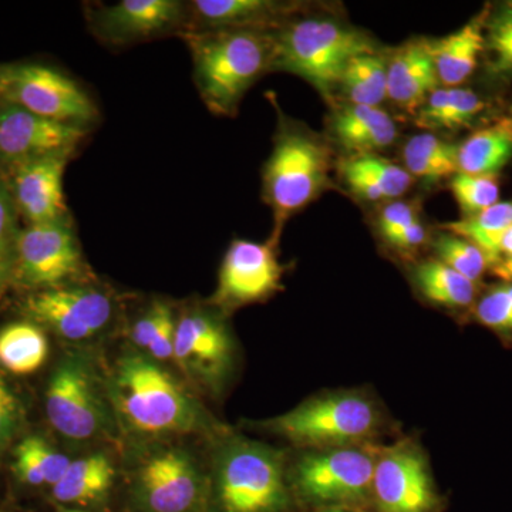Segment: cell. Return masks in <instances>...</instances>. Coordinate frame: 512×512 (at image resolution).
I'll return each mask as SVG.
<instances>
[{
  "label": "cell",
  "instance_id": "obj_2",
  "mask_svg": "<svg viewBox=\"0 0 512 512\" xmlns=\"http://www.w3.org/2000/svg\"><path fill=\"white\" fill-rule=\"evenodd\" d=\"M377 52L362 30L326 16L289 18L275 30L272 70L302 77L329 101L353 57Z\"/></svg>",
  "mask_w": 512,
  "mask_h": 512
},
{
  "label": "cell",
  "instance_id": "obj_6",
  "mask_svg": "<svg viewBox=\"0 0 512 512\" xmlns=\"http://www.w3.org/2000/svg\"><path fill=\"white\" fill-rule=\"evenodd\" d=\"M0 94L6 103L60 123L87 127L99 116L79 84L43 64H22L0 74Z\"/></svg>",
  "mask_w": 512,
  "mask_h": 512
},
{
  "label": "cell",
  "instance_id": "obj_13",
  "mask_svg": "<svg viewBox=\"0 0 512 512\" xmlns=\"http://www.w3.org/2000/svg\"><path fill=\"white\" fill-rule=\"evenodd\" d=\"M187 6L178 0H121L90 9V29L103 42L127 45L187 29Z\"/></svg>",
  "mask_w": 512,
  "mask_h": 512
},
{
  "label": "cell",
  "instance_id": "obj_15",
  "mask_svg": "<svg viewBox=\"0 0 512 512\" xmlns=\"http://www.w3.org/2000/svg\"><path fill=\"white\" fill-rule=\"evenodd\" d=\"M372 488L383 512H429L434 505L429 471L410 447L396 448L377 461Z\"/></svg>",
  "mask_w": 512,
  "mask_h": 512
},
{
  "label": "cell",
  "instance_id": "obj_19",
  "mask_svg": "<svg viewBox=\"0 0 512 512\" xmlns=\"http://www.w3.org/2000/svg\"><path fill=\"white\" fill-rule=\"evenodd\" d=\"M301 6L272 0H195L187 6L188 32L217 29H275Z\"/></svg>",
  "mask_w": 512,
  "mask_h": 512
},
{
  "label": "cell",
  "instance_id": "obj_20",
  "mask_svg": "<svg viewBox=\"0 0 512 512\" xmlns=\"http://www.w3.org/2000/svg\"><path fill=\"white\" fill-rule=\"evenodd\" d=\"M439 87L424 39L404 43L387 60V99L400 110L416 116L427 97Z\"/></svg>",
  "mask_w": 512,
  "mask_h": 512
},
{
  "label": "cell",
  "instance_id": "obj_32",
  "mask_svg": "<svg viewBox=\"0 0 512 512\" xmlns=\"http://www.w3.org/2000/svg\"><path fill=\"white\" fill-rule=\"evenodd\" d=\"M484 53L488 70L497 77H512V2L488 8L484 25Z\"/></svg>",
  "mask_w": 512,
  "mask_h": 512
},
{
  "label": "cell",
  "instance_id": "obj_31",
  "mask_svg": "<svg viewBox=\"0 0 512 512\" xmlns=\"http://www.w3.org/2000/svg\"><path fill=\"white\" fill-rule=\"evenodd\" d=\"M72 460L57 453L45 440L26 437L15 450V471L23 483L56 485L66 473Z\"/></svg>",
  "mask_w": 512,
  "mask_h": 512
},
{
  "label": "cell",
  "instance_id": "obj_7",
  "mask_svg": "<svg viewBox=\"0 0 512 512\" xmlns=\"http://www.w3.org/2000/svg\"><path fill=\"white\" fill-rule=\"evenodd\" d=\"M46 416L57 433L73 441L93 439L106 429L100 386L83 357H66L56 367L46 390Z\"/></svg>",
  "mask_w": 512,
  "mask_h": 512
},
{
  "label": "cell",
  "instance_id": "obj_45",
  "mask_svg": "<svg viewBox=\"0 0 512 512\" xmlns=\"http://www.w3.org/2000/svg\"><path fill=\"white\" fill-rule=\"evenodd\" d=\"M510 113H511V116H512V106L510 107Z\"/></svg>",
  "mask_w": 512,
  "mask_h": 512
},
{
  "label": "cell",
  "instance_id": "obj_39",
  "mask_svg": "<svg viewBox=\"0 0 512 512\" xmlns=\"http://www.w3.org/2000/svg\"><path fill=\"white\" fill-rule=\"evenodd\" d=\"M417 211L419 210H417L416 205L410 204V202H390L383 208L379 218H377V228H379L380 235L384 237V235L390 234L396 229L406 227V225L420 220Z\"/></svg>",
  "mask_w": 512,
  "mask_h": 512
},
{
  "label": "cell",
  "instance_id": "obj_34",
  "mask_svg": "<svg viewBox=\"0 0 512 512\" xmlns=\"http://www.w3.org/2000/svg\"><path fill=\"white\" fill-rule=\"evenodd\" d=\"M450 190L464 218L476 217L500 201L498 175L458 173L451 177Z\"/></svg>",
  "mask_w": 512,
  "mask_h": 512
},
{
  "label": "cell",
  "instance_id": "obj_5",
  "mask_svg": "<svg viewBox=\"0 0 512 512\" xmlns=\"http://www.w3.org/2000/svg\"><path fill=\"white\" fill-rule=\"evenodd\" d=\"M379 416L373 404L357 394H329L309 400L271 423L299 446L350 447L376 433Z\"/></svg>",
  "mask_w": 512,
  "mask_h": 512
},
{
  "label": "cell",
  "instance_id": "obj_28",
  "mask_svg": "<svg viewBox=\"0 0 512 512\" xmlns=\"http://www.w3.org/2000/svg\"><path fill=\"white\" fill-rule=\"evenodd\" d=\"M414 279L424 298L444 308L466 309L477 301L476 282L458 274L439 259H431L417 266Z\"/></svg>",
  "mask_w": 512,
  "mask_h": 512
},
{
  "label": "cell",
  "instance_id": "obj_29",
  "mask_svg": "<svg viewBox=\"0 0 512 512\" xmlns=\"http://www.w3.org/2000/svg\"><path fill=\"white\" fill-rule=\"evenodd\" d=\"M47 355L46 335L33 323H12L0 330V366L13 375H32L43 366Z\"/></svg>",
  "mask_w": 512,
  "mask_h": 512
},
{
  "label": "cell",
  "instance_id": "obj_30",
  "mask_svg": "<svg viewBox=\"0 0 512 512\" xmlns=\"http://www.w3.org/2000/svg\"><path fill=\"white\" fill-rule=\"evenodd\" d=\"M338 89L348 104L380 107L387 99V60L379 52L353 57Z\"/></svg>",
  "mask_w": 512,
  "mask_h": 512
},
{
  "label": "cell",
  "instance_id": "obj_3",
  "mask_svg": "<svg viewBox=\"0 0 512 512\" xmlns=\"http://www.w3.org/2000/svg\"><path fill=\"white\" fill-rule=\"evenodd\" d=\"M110 397L128 429L143 436L190 433L201 423L200 409L177 380L140 355L119 360Z\"/></svg>",
  "mask_w": 512,
  "mask_h": 512
},
{
  "label": "cell",
  "instance_id": "obj_8",
  "mask_svg": "<svg viewBox=\"0 0 512 512\" xmlns=\"http://www.w3.org/2000/svg\"><path fill=\"white\" fill-rule=\"evenodd\" d=\"M218 484L225 512H275L286 500L281 461L255 444H239L225 454Z\"/></svg>",
  "mask_w": 512,
  "mask_h": 512
},
{
  "label": "cell",
  "instance_id": "obj_33",
  "mask_svg": "<svg viewBox=\"0 0 512 512\" xmlns=\"http://www.w3.org/2000/svg\"><path fill=\"white\" fill-rule=\"evenodd\" d=\"M434 247L440 262L476 284L491 269V261L483 249L466 238L444 231L436 239Z\"/></svg>",
  "mask_w": 512,
  "mask_h": 512
},
{
  "label": "cell",
  "instance_id": "obj_11",
  "mask_svg": "<svg viewBox=\"0 0 512 512\" xmlns=\"http://www.w3.org/2000/svg\"><path fill=\"white\" fill-rule=\"evenodd\" d=\"M87 127L36 116L6 103L0 107V163L15 165L37 158L70 156Z\"/></svg>",
  "mask_w": 512,
  "mask_h": 512
},
{
  "label": "cell",
  "instance_id": "obj_12",
  "mask_svg": "<svg viewBox=\"0 0 512 512\" xmlns=\"http://www.w3.org/2000/svg\"><path fill=\"white\" fill-rule=\"evenodd\" d=\"M275 244L235 239L224 256L215 305L235 309L259 302L281 289L282 265Z\"/></svg>",
  "mask_w": 512,
  "mask_h": 512
},
{
  "label": "cell",
  "instance_id": "obj_27",
  "mask_svg": "<svg viewBox=\"0 0 512 512\" xmlns=\"http://www.w3.org/2000/svg\"><path fill=\"white\" fill-rule=\"evenodd\" d=\"M403 161L413 178L439 183L458 173V146L433 133L417 134L404 144Z\"/></svg>",
  "mask_w": 512,
  "mask_h": 512
},
{
  "label": "cell",
  "instance_id": "obj_1",
  "mask_svg": "<svg viewBox=\"0 0 512 512\" xmlns=\"http://www.w3.org/2000/svg\"><path fill=\"white\" fill-rule=\"evenodd\" d=\"M187 40L195 83L208 109L218 116H234L245 93L272 70L275 32L271 29L188 32Z\"/></svg>",
  "mask_w": 512,
  "mask_h": 512
},
{
  "label": "cell",
  "instance_id": "obj_40",
  "mask_svg": "<svg viewBox=\"0 0 512 512\" xmlns=\"http://www.w3.org/2000/svg\"><path fill=\"white\" fill-rule=\"evenodd\" d=\"M466 239L483 249L491 261V266L503 259L512 258V227L505 228L503 231L490 232V234L471 235Z\"/></svg>",
  "mask_w": 512,
  "mask_h": 512
},
{
  "label": "cell",
  "instance_id": "obj_46",
  "mask_svg": "<svg viewBox=\"0 0 512 512\" xmlns=\"http://www.w3.org/2000/svg\"><path fill=\"white\" fill-rule=\"evenodd\" d=\"M69 512H76V511H69Z\"/></svg>",
  "mask_w": 512,
  "mask_h": 512
},
{
  "label": "cell",
  "instance_id": "obj_44",
  "mask_svg": "<svg viewBox=\"0 0 512 512\" xmlns=\"http://www.w3.org/2000/svg\"><path fill=\"white\" fill-rule=\"evenodd\" d=\"M491 271L503 281L512 282V258L497 262V264L491 266Z\"/></svg>",
  "mask_w": 512,
  "mask_h": 512
},
{
  "label": "cell",
  "instance_id": "obj_23",
  "mask_svg": "<svg viewBox=\"0 0 512 512\" xmlns=\"http://www.w3.org/2000/svg\"><path fill=\"white\" fill-rule=\"evenodd\" d=\"M340 174L356 197L373 204L403 197L414 183L406 168L379 154L349 156Z\"/></svg>",
  "mask_w": 512,
  "mask_h": 512
},
{
  "label": "cell",
  "instance_id": "obj_10",
  "mask_svg": "<svg viewBox=\"0 0 512 512\" xmlns=\"http://www.w3.org/2000/svg\"><path fill=\"white\" fill-rule=\"evenodd\" d=\"M26 313L70 342L92 339L114 318V302L106 292L90 286H57L33 293Z\"/></svg>",
  "mask_w": 512,
  "mask_h": 512
},
{
  "label": "cell",
  "instance_id": "obj_22",
  "mask_svg": "<svg viewBox=\"0 0 512 512\" xmlns=\"http://www.w3.org/2000/svg\"><path fill=\"white\" fill-rule=\"evenodd\" d=\"M488 8L480 15L441 39H424L427 52L436 67L440 86L460 87L476 72L484 53V25Z\"/></svg>",
  "mask_w": 512,
  "mask_h": 512
},
{
  "label": "cell",
  "instance_id": "obj_14",
  "mask_svg": "<svg viewBox=\"0 0 512 512\" xmlns=\"http://www.w3.org/2000/svg\"><path fill=\"white\" fill-rule=\"evenodd\" d=\"M375 467L373 457L359 448H330L303 458L298 481L303 493L313 500L352 501L369 493Z\"/></svg>",
  "mask_w": 512,
  "mask_h": 512
},
{
  "label": "cell",
  "instance_id": "obj_38",
  "mask_svg": "<svg viewBox=\"0 0 512 512\" xmlns=\"http://www.w3.org/2000/svg\"><path fill=\"white\" fill-rule=\"evenodd\" d=\"M20 404L9 384L0 375V451L3 450L18 430Z\"/></svg>",
  "mask_w": 512,
  "mask_h": 512
},
{
  "label": "cell",
  "instance_id": "obj_9",
  "mask_svg": "<svg viewBox=\"0 0 512 512\" xmlns=\"http://www.w3.org/2000/svg\"><path fill=\"white\" fill-rule=\"evenodd\" d=\"M15 276L30 288L52 289L83 271L82 252L69 220L29 224L15 238Z\"/></svg>",
  "mask_w": 512,
  "mask_h": 512
},
{
  "label": "cell",
  "instance_id": "obj_4",
  "mask_svg": "<svg viewBox=\"0 0 512 512\" xmlns=\"http://www.w3.org/2000/svg\"><path fill=\"white\" fill-rule=\"evenodd\" d=\"M262 184L264 201L274 212L271 242L276 245L286 221L332 187L328 144L309 128L282 117Z\"/></svg>",
  "mask_w": 512,
  "mask_h": 512
},
{
  "label": "cell",
  "instance_id": "obj_18",
  "mask_svg": "<svg viewBox=\"0 0 512 512\" xmlns=\"http://www.w3.org/2000/svg\"><path fill=\"white\" fill-rule=\"evenodd\" d=\"M69 157L37 158L13 167V201L29 224L69 220L63 192V175Z\"/></svg>",
  "mask_w": 512,
  "mask_h": 512
},
{
  "label": "cell",
  "instance_id": "obj_36",
  "mask_svg": "<svg viewBox=\"0 0 512 512\" xmlns=\"http://www.w3.org/2000/svg\"><path fill=\"white\" fill-rule=\"evenodd\" d=\"M512 227V201H498L476 217L446 222L441 229L458 237L468 238L476 234H490Z\"/></svg>",
  "mask_w": 512,
  "mask_h": 512
},
{
  "label": "cell",
  "instance_id": "obj_41",
  "mask_svg": "<svg viewBox=\"0 0 512 512\" xmlns=\"http://www.w3.org/2000/svg\"><path fill=\"white\" fill-rule=\"evenodd\" d=\"M384 241L397 251L413 252L423 247L429 238V232L421 220L412 222L406 227L396 229L390 234L384 235Z\"/></svg>",
  "mask_w": 512,
  "mask_h": 512
},
{
  "label": "cell",
  "instance_id": "obj_17",
  "mask_svg": "<svg viewBox=\"0 0 512 512\" xmlns=\"http://www.w3.org/2000/svg\"><path fill=\"white\" fill-rule=\"evenodd\" d=\"M231 339L210 313L190 311L175 322V362L188 375L214 382L231 360Z\"/></svg>",
  "mask_w": 512,
  "mask_h": 512
},
{
  "label": "cell",
  "instance_id": "obj_25",
  "mask_svg": "<svg viewBox=\"0 0 512 512\" xmlns=\"http://www.w3.org/2000/svg\"><path fill=\"white\" fill-rule=\"evenodd\" d=\"M484 107V101L473 90L439 87L417 111V126L426 130H456L468 126Z\"/></svg>",
  "mask_w": 512,
  "mask_h": 512
},
{
  "label": "cell",
  "instance_id": "obj_35",
  "mask_svg": "<svg viewBox=\"0 0 512 512\" xmlns=\"http://www.w3.org/2000/svg\"><path fill=\"white\" fill-rule=\"evenodd\" d=\"M474 316L484 328L512 338V282L488 289L474 303Z\"/></svg>",
  "mask_w": 512,
  "mask_h": 512
},
{
  "label": "cell",
  "instance_id": "obj_16",
  "mask_svg": "<svg viewBox=\"0 0 512 512\" xmlns=\"http://www.w3.org/2000/svg\"><path fill=\"white\" fill-rule=\"evenodd\" d=\"M138 490L151 512H188L200 498L201 481L187 454L164 450L144 461Z\"/></svg>",
  "mask_w": 512,
  "mask_h": 512
},
{
  "label": "cell",
  "instance_id": "obj_26",
  "mask_svg": "<svg viewBox=\"0 0 512 512\" xmlns=\"http://www.w3.org/2000/svg\"><path fill=\"white\" fill-rule=\"evenodd\" d=\"M114 478L111 461L103 454L79 458L67 467L59 483L53 485V497L64 504H87L106 494Z\"/></svg>",
  "mask_w": 512,
  "mask_h": 512
},
{
  "label": "cell",
  "instance_id": "obj_37",
  "mask_svg": "<svg viewBox=\"0 0 512 512\" xmlns=\"http://www.w3.org/2000/svg\"><path fill=\"white\" fill-rule=\"evenodd\" d=\"M175 322L170 305L154 302L148 311L131 328V340L137 348L148 349L157 336Z\"/></svg>",
  "mask_w": 512,
  "mask_h": 512
},
{
  "label": "cell",
  "instance_id": "obj_24",
  "mask_svg": "<svg viewBox=\"0 0 512 512\" xmlns=\"http://www.w3.org/2000/svg\"><path fill=\"white\" fill-rule=\"evenodd\" d=\"M512 161V117L474 131L458 146V171L498 175Z\"/></svg>",
  "mask_w": 512,
  "mask_h": 512
},
{
  "label": "cell",
  "instance_id": "obj_43",
  "mask_svg": "<svg viewBox=\"0 0 512 512\" xmlns=\"http://www.w3.org/2000/svg\"><path fill=\"white\" fill-rule=\"evenodd\" d=\"M15 276V256L12 248L0 251V298L6 292L10 281Z\"/></svg>",
  "mask_w": 512,
  "mask_h": 512
},
{
  "label": "cell",
  "instance_id": "obj_21",
  "mask_svg": "<svg viewBox=\"0 0 512 512\" xmlns=\"http://www.w3.org/2000/svg\"><path fill=\"white\" fill-rule=\"evenodd\" d=\"M330 134L350 156H362L392 146L397 127L392 116L380 107L345 103L333 111Z\"/></svg>",
  "mask_w": 512,
  "mask_h": 512
},
{
  "label": "cell",
  "instance_id": "obj_42",
  "mask_svg": "<svg viewBox=\"0 0 512 512\" xmlns=\"http://www.w3.org/2000/svg\"><path fill=\"white\" fill-rule=\"evenodd\" d=\"M16 205L6 185L0 183V251L12 248L16 238Z\"/></svg>",
  "mask_w": 512,
  "mask_h": 512
}]
</instances>
